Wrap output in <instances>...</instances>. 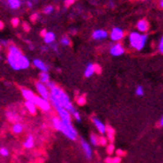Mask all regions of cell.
<instances>
[{"label": "cell", "instance_id": "6da1fadb", "mask_svg": "<svg viewBox=\"0 0 163 163\" xmlns=\"http://www.w3.org/2000/svg\"><path fill=\"white\" fill-rule=\"evenodd\" d=\"M10 67L15 71L25 70L30 65V61L28 58L24 56L22 51L15 45L8 46V56H7Z\"/></svg>", "mask_w": 163, "mask_h": 163}, {"label": "cell", "instance_id": "7a4b0ae2", "mask_svg": "<svg viewBox=\"0 0 163 163\" xmlns=\"http://www.w3.org/2000/svg\"><path fill=\"white\" fill-rule=\"evenodd\" d=\"M52 125L57 131H60L63 135L70 140H77L78 138V131L74 127L72 123H66L59 117H54L52 118Z\"/></svg>", "mask_w": 163, "mask_h": 163}, {"label": "cell", "instance_id": "3957f363", "mask_svg": "<svg viewBox=\"0 0 163 163\" xmlns=\"http://www.w3.org/2000/svg\"><path fill=\"white\" fill-rule=\"evenodd\" d=\"M50 94H51V96H54L55 98H57L58 99H59V102H61L62 107L67 109L68 112H70V114L73 112V110L76 109L73 106L72 102H71L69 96H68V94H66L61 88H59L57 85L53 87L52 89H50Z\"/></svg>", "mask_w": 163, "mask_h": 163}, {"label": "cell", "instance_id": "277c9868", "mask_svg": "<svg viewBox=\"0 0 163 163\" xmlns=\"http://www.w3.org/2000/svg\"><path fill=\"white\" fill-rule=\"evenodd\" d=\"M147 41V36L145 34H140L138 32H132L129 35V43L130 46L135 50L140 51L144 48Z\"/></svg>", "mask_w": 163, "mask_h": 163}, {"label": "cell", "instance_id": "5b68a950", "mask_svg": "<svg viewBox=\"0 0 163 163\" xmlns=\"http://www.w3.org/2000/svg\"><path fill=\"white\" fill-rule=\"evenodd\" d=\"M33 102L36 104V107H38V109H40L41 110H43V112H49L50 109H51V104H50L49 99H45L43 98H41V97H38L36 96L35 98L33 99Z\"/></svg>", "mask_w": 163, "mask_h": 163}, {"label": "cell", "instance_id": "8992f818", "mask_svg": "<svg viewBox=\"0 0 163 163\" xmlns=\"http://www.w3.org/2000/svg\"><path fill=\"white\" fill-rule=\"evenodd\" d=\"M35 87H36L37 92H38V94H39V97H41V98H43L45 99H49L50 92L45 84H42L41 82H36Z\"/></svg>", "mask_w": 163, "mask_h": 163}, {"label": "cell", "instance_id": "52a82bcc", "mask_svg": "<svg viewBox=\"0 0 163 163\" xmlns=\"http://www.w3.org/2000/svg\"><path fill=\"white\" fill-rule=\"evenodd\" d=\"M80 144H81V148H82V150H83L84 154H85V156L88 159H92V157H93V148H92L91 144L87 140H85L84 138H81Z\"/></svg>", "mask_w": 163, "mask_h": 163}, {"label": "cell", "instance_id": "ba28073f", "mask_svg": "<svg viewBox=\"0 0 163 163\" xmlns=\"http://www.w3.org/2000/svg\"><path fill=\"white\" fill-rule=\"evenodd\" d=\"M58 117H59L64 122L66 123H72V115H71L70 112H68L67 109L64 107H60V109H56Z\"/></svg>", "mask_w": 163, "mask_h": 163}, {"label": "cell", "instance_id": "9c48e42d", "mask_svg": "<svg viewBox=\"0 0 163 163\" xmlns=\"http://www.w3.org/2000/svg\"><path fill=\"white\" fill-rule=\"evenodd\" d=\"M92 120H93V123H94V127L97 128V130L99 131V134H101V135L106 134V132H107V125L104 124V123L97 117H94L93 118H92Z\"/></svg>", "mask_w": 163, "mask_h": 163}, {"label": "cell", "instance_id": "30bf717a", "mask_svg": "<svg viewBox=\"0 0 163 163\" xmlns=\"http://www.w3.org/2000/svg\"><path fill=\"white\" fill-rule=\"evenodd\" d=\"M123 31L122 29L118 28V27H114L110 32V39L112 41H119L123 38Z\"/></svg>", "mask_w": 163, "mask_h": 163}, {"label": "cell", "instance_id": "8fae6325", "mask_svg": "<svg viewBox=\"0 0 163 163\" xmlns=\"http://www.w3.org/2000/svg\"><path fill=\"white\" fill-rule=\"evenodd\" d=\"M123 53H124V48L122 47V44L117 43L110 47V54H112V56L118 57V56H122Z\"/></svg>", "mask_w": 163, "mask_h": 163}, {"label": "cell", "instance_id": "7c38bea8", "mask_svg": "<svg viewBox=\"0 0 163 163\" xmlns=\"http://www.w3.org/2000/svg\"><path fill=\"white\" fill-rule=\"evenodd\" d=\"M34 146H35V138H34V136L32 134H28L26 136L24 142H23V147L25 149L30 150V149L34 148Z\"/></svg>", "mask_w": 163, "mask_h": 163}, {"label": "cell", "instance_id": "4fadbf2b", "mask_svg": "<svg viewBox=\"0 0 163 163\" xmlns=\"http://www.w3.org/2000/svg\"><path fill=\"white\" fill-rule=\"evenodd\" d=\"M21 94H22L23 98L25 99V101L33 102L34 98L36 97V94H34L32 91L29 90V89H26V88H22V89H21Z\"/></svg>", "mask_w": 163, "mask_h": 163}, {"label": "cell", "instance_id": "5bb4252c", "mask_svg": "<svg viewBox=\"0 0 163 163\" xmlns=\"http://www.w3.org/2000/svg\"><path fill=\"white\" fill-rule=\"evenodd\" d=\"M92 36H93V39H94V40H102V39H106L107 37V31L99 29V30L94 31Z\"/></svg>", "mask_w": 163, "mask_h": 163}, {"label": "cell", "instance_id": "9a60e30c", "mask_svg": "<svg viewBox=\"0 0 163 163\" xmlns=\"http://www.w3.org/2000/svg\"><path fill=\"white\" fill-rule=\"evenodd\" d=\"M25 107L26 109L28 110V112L30 114L32 115H35L37 114V109H38V107H36V104H34L33 102H30V101H25Z\"/></svg>", "mask_w": 163, "mask_h": 163}, {"label": "cell", "instance_id": "2e32d148", "mask_svg": "<svg viewBox=\"0 0 163 163\" xmlns=\"http://www.w3.org/2000/svg\"><path fill=\"white\" fill-rule=\"evenodd\" d=\"M33 65L35 66L38 70H40L41 72H48V67H47V65L44 63L42 60H39V59H35L33 61Z\"/></svg>", "mask_w": 163, "mask_h": 163}, {"label": "cell", "instance_id": "e0dca14e", "mask_svg": "<svg viewBox=\"0 0 163 163\" xmlns=\"http://www.w3.org/2000/svg\"><path fill=\"white\" fill-rule=\"evenodd\" d=\"M12 132L14 134H21V133L24 131V125L22 124L20 122H14L12 125V128H11Z\"/></svg>", "mask_w": 163, "mask_h": 163}, {"label": "cell", "instance_id": "ac0fdd59", "mask_svg": "<svg viewBox=\"0 0 163 163\" xmlns=\"http://www.w3.org/2000/svg\"><path fill=\"white\" fill-rule=\"evenodd\" d=\"M136 27H137L138 31H140V32H146L147 30H148L149 28V24L148 22L145 20V19H142V20H139L137 22V25H136Z\"/></svg>", "mask_w": 163, "mask_h": 163}, {"label": "cell", "instance_id": "d6986e66", "mask_svg": "<svg viewBox=\"0 0 163 163\" xmlns=\"http://www.w3.org/2000/svg\"><path fill=\"white\" fill-rule=\"evenodd\" d=\"M5 115H6L7 119L11 122H19V119H20L19 115H18L16 112H12V110H7Z\"/></svg>", "mask_w": 163, "mask_h": 163}, {"label": "cell", "instance_id": "ffe728a7", "mask_svg": "<svg viewBox=\"0 0 163 163\" xmlns=\"http://www.w3.org/2000/svg\"><path fill=\"white\" fill-rule=\"evenodd\" d=\"M96 73V70H94V64H89L87 66L86 70H85V77L86 78H90L94 74Z\"/></svg>", "mask_w": 163, "mask_h": 163}, {"label": "cell", "instance_id": "44dd1931", "mask_svg": "<svg viewBox=\"0 0 163 163\" xmlns=\"http://www.w3.org/2000/svg\"><path fill=\"white\" fill-rule=\"evenodd\" d=\"M39 82H41L42 84H46L50 82V75L48 72H41L39 75Z\"/></svg>", "mask_w": 163, "mask_h": 163}, {"label": "cell", "instance_id": "7402d4cb", "mask_svg": "<svg viewBox=\"0 0 163 163\" xmlns=\"http://www.w3.org/2000/svg\"><path fill=\"white\" fill-rule=\"evenodd\" d=\"M55 39H56V36H55V34L53 32H47L45 37H44V41H45V43L47 44L54 43Z\"/></svg>", "mask_w": 163, "mask_h": 163}, {"label": "cell", "instance_id": "603a6c76", "mask_svg": "<svg viewBox=\"0 0 163 163\" xmlns=\"http://www.w3.org/2000/svg\"><path fill=\"white\" fill-rule=\"evenodd\" d=\"M90 143L93 146L99 145V136L97 134H94V133H92V134L90 135Z\"/></svg>", "mask_w": 163, "mask_h": 163}, {"label": "cell", "instance_id": "cb8c5ba5", "mask_svg": "<svg viewBox=\"0 0 163 163\" xmlns=\"http://www.w3.org/2000/svg\"><path fill=\"white\" fill-rule=\"evenodd\" d=\"M8 4L12 9H18L21 6L20 0H8Z\"/></svg>", "mask_w": 163, "mask_h": 163}, {"label": "cell", "instance_id": "d4e9b609", "mask_svg": "<svg viewBox=\"0 0 163 163\" xmlns=\"http://www.w3.org/2000/svg\"><path fill=\"white\" fill-rule=\"evenodd\" d=\"M10 154V151L7 147L5 146H0V156L2 157H8Z\"/></svg>", "mask_w": 163, "mask_h": 163}, {"label": "cell", "instance_id": "484cf974", "mask_svg": "<svg viewBox=\"0 0 163 163\" xmlns=\"http://www.w3.org/2000/svg\"><path fill=\"white\" fill-rule=\"evenodd\" d=\"M71 115H72V117L76 120V122H82L81 114H80V112H79L77 109L73 110V112H71Z\"/></svg>", "mask_w": 163, "mask_h": 163}, {"label": "cell", "instance_id": "4316f807", "mask_svg": "<svg viewBox=\"0 0 163 163\" xmlns=\"http://www.w3.org/2000/svg\"><path fill=\"white\" fill-rule=\"evenodd\" d=\"M107 139H109V141H112L114 138V131L112 129V127H107Z\"/></svg>", "mask_w": 163, "mask_h": 163}, {"label": "cell", "instance_id": "83f0119b", "mask_svg": "<svg viewBox=\"0 0 163 163\" xmlns=\"http://www.w3.org/2000/svg\"><path fill=\"white\" fill-rule=\"evenodd\" d=\"M61 44L63 46H71L72 45V42H71V39L68 36H63L61 38Z\"/></svg>", "mask_w": 163, "mask_h": 163}, {"label": "cell", "instance_id": "f1b7e54d", "mask_svg": "<svg viewBox=\"0 0 163 163\" xmlns=\"http://www.w3.org/2000/svg\"><path fill=\"white\" fill-rule=\"evenodd\" d=\"M107 137H104V135H101V136H99V145H102V146H106L107 144Z\"/></svg>", "mask_w": 163, "mask_h": 163}, {"label": "cell", "instance_id": "f546056e", "mask_svg": "<svg viewBox=\"0 0 163 163\" xmlns=\"http://www.w3.org/2000/svg\"><path fill=\"white\" fill-rule=\"evenodd\" d=\"M135 94L137 97H142L143 94H144V90H143V88L141 86H138L137 88L135 89Z\"/></svg>", "mask_w": 163, "mask_h": 163}, {"label": "cell", "instance_id": "4dcf8cb0", "mask_svg": "<svg viewBox=\"0 0 163 163\" xmlns=\"http://www.w3.org/2000/svg\"><path fill=\"white\" fill-rule=\"evenodd\" d=\"M53 10H54V7L52 6V5H48V6H46L45 8H44L43 13L44 14H46V15H49V14H51V13L53 12Z\"/></svg>", "mask_w": 163, "mask_h": 163}, {"label": "cell", "instance_id": "1f68e13d", "mask_svg": "<svg viewBox=\"0 0 163 163\" xmlns=\"http://www.w3.org/2000/svg\"><path fill=\"white\" fill-rule=\"evenodd\" d=\"M86 97L85 96H80V97H78V99H77V102H78V104L79 106H84V104H86Z\"/></svg>", "mask_w": 163, "mask_h": 163}, {"label": "cell", "instance_id": "d6a6232c", "mask_svg": "<svg viewBox=\"0 0 163 163\" xmlns=\"http://www.w3.org/2000/svg\"><path fill=\"white\" fill-rule=\"evenodd\" d=\"M19 24H20V20H19V18L15 17V18H12V19H11V25H12L14 28L18 27V26H19Z\"/></svg>", "mask_w": 163, "mask_h": 163}, {"label": "cell", "instance_id": "836d02e7", "mask_svg": "<svg viewBox=\"0 0 163 163\" xmlns=\"http://www.w3.org/2000/svg\"><path fill=\"white\" fill-rule=\"evenodd\" d=\"M38 18H39V14H38V13H33V14L31 15V17H30V20H31V22L35 23Z\"/></svg>", "mask_w": 163, "mask_h": 163}, {"label": "cell", "instance_id": "e575fe53", "mask_svg": "<svg viewBox=\"0 0 163 163\" xmlns=\"http://www.w3.org/2000/svg\"><path fill=\"white\" fill-rule=\"evenodd\" d=\"M23 30L25 31V32H30V30H31V28H30V26H29V24L28 23H26V22H24L23 23Z\"/></svg>", "mask_w": 163, "mask_h": 163}, {"label": "cell", "instance_id": "d590c367", "mask_svg": "<svg viewBox=\"0 0 163 163\" xmlns=\"http://www.w3.org/2000/svg\"><path fill=\"white\" fill-rule=\"evenodd\" d=\"M158 48H159V51L160 53L163 54V36L161 37V39H160L159 41V45H158Z\"/></svg>", "mask_w": 163, "mask_h": 163}, {"label": "cell", "instance_id": "8d00e7d4", "mask_svg": "<svg viewBox=\"0 0 163 163\" xmlns=\"http://www.w3.org/2000/svg\"><path fill=\"white\" fill-rule=\"evenodd\" d=\"M114 146L112 145V144H109V145L107 146V153H109V154H112V152H114Z\"/></svg>", "mask_w": 163, "mask_h": 163}, {"label": "cell", "instance_id": "74e56055", "mask_svg": "<svg viewBox=\"0 0 163 163\" xmlns=\"http://www.w3.org/2000/svg\"><path fill=\"white\" fill-rule=\"evenodd\" d=\"M74 2H75V0H66V1H65V6L66 7H70L71 5L74 4Z\"/></svg>", "mask_w": 163, "mask_h": 163}, {"label": "cell", "instance_id": "f35d334b", "mask_svg": "<svg viewBox=\"0 0 163 163\" xmlns=\"http://www.w3.org/2000/svg\"><path fill=\"white\" fill-rule=\"evenodd\" d=\"M94 70H96L97 74H101V72H102V68L99 67V65H94Z\"/></svg>", "mask_w": 163, "mask_h": 163}, {"label": "cell", "instance_id": "ab89813d", "mask_svg": "<svg viewBox=\"0 0 163 163\" xmlns=\"http://www.w3.org/2000/svg\"><path fill=\"white\" fill-rule=\"evenodd\" d=\"M46 34H47V30H46V29H43V30H42L41 32H40V35L42 37H45Z\"/></svg>", "mask_w": 163, "mask_h": 163}, {"label": "cell", "instance_id": "60d3db41", "mask_svg": "<svg viewBox=\"0 0 163 163\" xmlns=\"http://www.w3.org/2000/svg\"><path fill=\"white\" fill-rule=\"evenodd\" d=\"M51 47L53 48V50H55V51H57V49H58V45L57 44H55V43H51Z\"/></svg>", "mask_w": 163, "mask_h": 163}, {"label": "cell", "instance_id": "b9f144b4", "mask_svg": "<svg viewBox=\"0 0 163 163\" xmlns=\"http://www.w3.org/2000/svg\"><path fill=\"white\" fill-rule=\"evenodd\" d=\"M4 29V23L2 21H0V30H3Z\"/></svg>", "mask_w": 163, "mask_h": 163}, {"label": "cell", "instance_id": "7bdbcfd3", "mask_svg": "<svg viewBox=\"0 0 163 163\" xmlns=\"http://www.w3.org/2000/svg\"><path fill=\"white\" fill-rule=\"evenodd\" d=\"M159 6L160 8L163 9V0H159Z\"/></svg>", "mask_w": 163, "mask_h": 163}, {"label": "cell", "instance_id": "ee69618b", "mask_svg": "<svg viewBox=\"0 0 163 163\" xmlns=\"http://www.w3.org/2000/svg\"><path fill=\"white\" fill-rule=\"evenodd\" d=\"M159 125L160 127H163V115H162V117L160 118V122H159Z\"/></svg>", "mask_w": 163, "mask_h": 163}, {"label": "cell", "instance_id": "f6af8a7d", "mask_svg": "<svg viewBox=\"0 0 163 163\" xmlns=\"http://www.w3.org/2000/svg\"><path fill=\"white\" fill-rule=\"evenodd\" d=\"M27 5H28V7H30V8L33 6V4H32V2H31V1H28L27 2Z\"/></svg>", "mask_w": 163, "mask_h": 163}, {"label": "cell", "instance_id": "bcb514c9", "mask_svg": "<svg viewBox=\"0 0 163 163\" xmlns=\"http://www.w3.org/2000/svg\"><path fill=\"white\" fill-rule=\"evenodd\" d=\"M29 48H30V50H33V49H34V46L30 45V46H29Z\"/></svg>", "mask_w": 163, "mask_h": 163}, {"label": "cell", "instance_id": "7dc6e473", "mask_svg": "<svg viewBox=\"0 0 163 163\" xmlns=\"http://www.w3.org/2000/svg\"><path fill=\"white\" fill-rule=\"evenodd\" d=\"M0 50H1V44H0Z\"/></svg>", "mask_w": 163, "mask_h": 163}, {"label": "cell", "instance_id": "c3c4849f", "mask_svg": "<svg viewBox=\"0 0 163 163\" xmlns=\"http://www.w3.org/2000/svg\"><path fill=\"white\" fill-rule=\"evenodd\" d=\"M75 1H76V0H75Z\"/></svg>", "mask_w": 163, "mask_h": 163}]
</instances>
